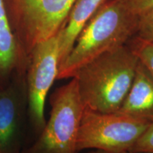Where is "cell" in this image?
I'll use <instances>...</instances> for the list:
<instances>
[{
  "label": "cell",
  "instance_id": "cell-15",
  "mask_svg": "<svg viewBox=\"0 0 153 153\" xmlns=\"http://www.w3.org/2000/svg\"><path fill=\"white\" fill-rule=\"evenodd\" d=\"M85 153H108V152H104V151H101V150H88L87 152H86Z\"/></svg>",
  "mask_w": 153,
  "mask_h": 153
},
{
  "label": "cell",
  "instance_id": "cell-9",
  "mask_svg": "<svg viewBox=\"0 0 153 153\" xmlns=\"http://www.w3.org/2000/svg\"><path fill=\"white\" fill-rule=\"evenodd\" d=\"M116 112L153 122V75L140 60L131 89Z\"/></svg>",
  "mask_w": 153,
  "mask_h": 153
},
{
  "label": "cell",
  "instance_id": "cell-5",
  "mask_svg": "<svg viewBox=\"0 0 153 153\" xmlns=\"http://www.w3.org/2000/svg\"><path fill=\"white\" fill-rule=\"evenodd\" d=\"M75 0H5L11 27L28 56L40 42L56 36Z\"/></svg>",
  "mask_w": 153,
  "mask_h": 153
},
{
  "label": "cell",
  "instance_id": "cell-13",
  "mask_svg": "<svg viewBox=\"0 0 153 153\" xmlns=\"http://www.w3.org/2000/svg\"><path fill=\"white\" fill-rule=\"evenodd\" d=\"M129 151L135 152L153 153V122L142 134Z\"/></svg>",
  "mask_w": 153,
  "mask_h": 153
},
{
  "label": "cell",
  "instance_id": "cell-10",
  "mask_svg": "<svg viewBox=\"0 0 153 153\" xmlns=\"http://www.w3.org/2000/svg\"><path fill=\"white\" fill-rule=\"evenodd\" d=\"M106 0H75L68 18L57 34L60 51V66L68 57L78 36Z\"/></svg>",
  "mask_w": 153,
  "mask_h": 153
},
{
  "label": "cell",
  "instance_id": "cell-1",
  "mask_svg": "<svg viewBox=\"0 0 153 153\" xmlns=\"http://www.w3.org/2000/svg\"><path fill=\"white\" fill-rule=\"evenodd\" d=\"M138 62L126 44L80 68L73 77L84 108L101 113L118 111L131 89Z\"/></svg>",
  "mask_w": 153,
  "mask_h": 153
},
{
  "label": "cell",
  "instance_id": "cell-2",
  "mask_svg": "<svg viewBox=\"0 0 153 153\" xmlns=\"http://www.w3.org/2000/svg\"><path fill=\"white\" fill-rule=\"evenodd\" d=\"M137 19L125 0H106L78 36L57 79H71L87 62L126 45L135 35Z\"/></svg>",
  "mask_w": 153,
  "mask_h": 153
},
{
  "label": "cell",
  "instance_id": "cell-7",
  "mask_svg": "<svg viewBox=\"0 0 153 153\" xmlns=\"http://www.w3.org/2000/svg\"><path fill=\"white\" fill-rule=\"evenodd\" d=\"M27 111L26 79L17 78L0 90V153H22Z\"/></svg>",
  "mask_w": 153,
  "mask_h": 153
},
{
  "label": "cell",
  "instance_id": "cell-6",
  "mask_svg": "<svg viewBox=\"0 0 153 153\" xmlns=\"http://www.w3.org/2000/svg\"><path fill=\"white\" fill-rule=\"evenodd\" d=\"M59 68L60 51L57 35L36 44L28 54L25 76L27 112L30 122L38 133L46 123L45 101L57 79Z\"/></svg>",
  "mask_w": 153,
  "mask_h": 153
},
{
  "label": "cell",
  "instance_id": "cell-12",
  "mask_svg": "<svg viewBox=\"0 0 153 153\" xmlns=\"http://www.w3.org/2000/svg\"><path fill=\"white\" fill-rule=\"evenodd\" d=\"M137 16L135 37L147 43H153V7Z\"/></svg>",
  "mask_w": 153,
  "mask_h": 153
},
{
  "label": "cell",
  "instance_id": "cell-4",
  "mask_svg": "<svg viewBox=\"0 0 153 153\" xmlns=\"http://www.w3.org/2000/svg\"><path fill=\"white\" fill-rule=\"evenodd\" d=\"M151 122L128 115L84 108L76 150L123 153L131 150Z\"/></svg>",
  "mask_w": 153,
  "mask_h": 153
},
{
  "label": "cell",
  "instance_id": "cell-3",
  "mask_svg": "<svg viewBox=\"0 0 153 153\" xmlns=\"http://www.w3.org/2000/svg\"><path fill=\"white\" fill-rule=\"evenodd\" d=\"M51 114L36 141L22 153H78L76 141L84 106L75 77L53 91Z\"/></svg>",
  "mask_w": 153,
  "mask_h": 153
},
{
  "label": "cell",
  "instance_id": "cell-16",
  "mask_svg": "<svg viewBox=\"0 0 153 153\" xmlns=\"http://www.w3.org/2000/svg\"><path fill=\"white\" fill-rule=\"evenodd\" d=\"M123 153H144V152H131V151H126Z\"/></svg>",
  "mask_w": 153,
  "mask_h": 153
},
{
  "label": "cell",
  "instance_id": "cell-11",
  "mask_svg": "<svg viewBox=\"0 0 153 153\" xmlns=\"http://www.w3.org/2000/svg\"><path fill=\"white\" fill-rule=\"evenodd\" d=\"M127 44L153 75V43L143 41L134 36Z\"/></svg>",
  "mask_w": 153,
  "mask_h": 153
},
{
  "label": "cell",
  "instance_id": "cell-14",
  "mask_svg": "<svg viewBox=\"0 0 153 153\" xmlns=\"http://www.w3.org/2000/svg\"><path fill=\"white\" fill-rule=\"evenodd\" d=\"M132 12L138 15L153 7V0H125Z\"/></svg>",
  "mask_w": 153,
  "mask_h": 153
},
{
  "label": "cell",
  "instance_id": "cell-8",
  "mask_svg": "<svg viewBox=\"0 0 153 153\" xmlns=\"http://www.w3.org/2000/svg\"><path fill=\"white\" fill-rule=\"evenodd\" d=\"M28 62V56L11 27L5 0H0V90L26 76Z\"/></svg>",
  "mask_w": 153,
  "mask_h": 153
}]
</instances>
